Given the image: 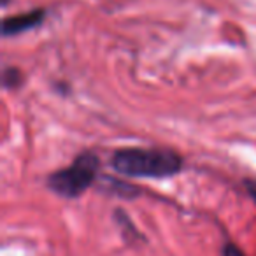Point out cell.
I'll return each mask as SVG.
<instances>
[{
	"label": "cell",
	"instance_id": "cell-5",
	"mask_svg": "<svg viewBox=\"0 0 256 256\" xmlns=\"http://www.w3.org/2000/svg\"><path fill=\"white\" fill-rule=\"evenodd\" d=\"M223 256H246V254L235 244L228 242V244L223 246Z\"/></svg>",
	"mask_w": 256,
	"mask_h": 256
},
{
	"label": "cell",
	"instance_id": "cell-2",
	"mask_svg": "<svg viewBox=\"0 0 256 256\" xmlns=\"http://www.w3.org/2000/svg\"><path fill=\"white\" fill-rule=\"evenodd\" d=\"M98 170V156L92 151L81 153L72 165L56 170L48 178L51 192L64 198H76L93 184Z\"/></svg>",
	"mask_w": 256,
	"mask_h": 256
},
{
	"label": "cell",
	"instance_id": "cell-4",
	"mask_svg": "<svg viewBox=\"0 0 256 256\" xmlns=\"http://www.w3.org/2000/svg\"><path fill=\"white\" fill-rule=\"evenodd\" d=\"M2 82H4V88L14 90L23 82V74L16 67H8L2 76Z\"/></svg>",
	"mask_w": 256,
	"mask_h": 256
},
{
	"label": "cell",
	"instance_id": "cell-3",
	"mask_svg": "<svg viewBox=\"0 0 256 256\" xmlns=\"http://www.w3.org/2000/svg\"><path fill=\"white\" fill-rule=\"evenodd\" d=\"M44 20V11H32L26 14H18L12 18H6L2 23V34L4 36H16L25 30L37 26Z\"/></svg>",
	"mask_w": 256,
	"mask_h": 256
},
{
	"label": "cell",
	"instance_id": "cell-1",
	"mask_svg": "<svg viewBox=\"0 0 256 256\" xmlns=\"http://www.w3.org/2000/svg\"><path fill=\"white\" fill-rule=\"evenodd\" d=\"M110 164L128 178H168L182 168V158L167 148H124L112 154Z\"/></svg>",
	"mask_w": 256,
	"mask_h": 256
},
{
	"label": "cell",
	"instance_id": "cell-6",
	"mask_svg": "<svg viewBox=\"0 0 256 256\" xmlns=\"http://www.w3.org/2000/svg\"><path fill=\"white\" fill-rule=\"evenodd\" d=\"M244 184H246V190H248V193L252 196V200L256 202V179H246Z\"/></svg>",
	"mask_w": 256,
	"mask_h": 256
}]
</instances>
